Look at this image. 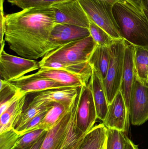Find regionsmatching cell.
<instances>
[{
  "instance_id": "cell-1",
  "label": "cell",
  "mask_w": 148,
  "mask_h": 149,
  "mask_svg": "<svg viewBox=\"0 0 148 149\" xmlns=\"http://www.w3.org/2000/svg\"><path fill=\"white\" fill-rule=\"evenodd\" d=\"M56 24L52 7H34L5 15L4 40L10 49L28 59L43 58L58 46L50 41Z\"/></svg>"
},
{
  "instance_id": "cell-2",
  "label": "cell",
  "mask_w": 148,
  "mask_h": 149,
  "mask_svg": "<svg viewBox=\"0 0 148 149\" xmlns=\"http://www.w3.org/2000/svg\"><path fill=\"white\" fill-rule=\"evenodd\" d=\"M113 12L122 38L148 49V21L144 14L127 1L116 3Z\"/></svg>"
},
{
  "instance_id": "cell-3",
  "label": "cell",
  "mask_w": 148,
  "mask_h": 149,
  "mask_svg": "<svg viewBox=\"0 0 148 149\" xmlns=\"http://www.w3.org/2000/svg\"><path fill=\"white\" fill-rule=\"evenodd\" d=\"M97 44L91 36L65 44L47 53L39 62H56L67 64L88 62Z\"/></svg>"
},
{
  "instance_id": "cell-4",
  "label": "cell",
  "mask_w": 148,
  "mask_h": 149,
  "mask_svg": "<svg viewBox=\"0 0 148 149\" xmlns=\"http://www.w3.org/2000/svg\"><path fill=\"white\" fill-rule=\"evenodd\" d=\"M126 41L115 39L109 46L110 59L107 75L103 80L108 104L112 102L120 90L124 69Z\"/></svg>"
},
{
  "instance_id": "cell-5",
  "label": "cell",
  "mask_w": 148,
  "mask_h": 149,
  "mask_svg": "<svg viewBox=\"0 0 148 149\" xmlns=\"http://www.w3.org/2000/svg\"><path fill=\"white\" fill-rule=\"evenodd\" d=\"M89 20L114 39H123L113 14L114 5L98 0H78Z\"/></svg>"
},
{
  "instance_id": "cell-6",
  "label": "cell",
  "mask_w": 148,
  "mask_h": 149,
  "mask_svg": "<svg viewBox=\"0 0 148 149\" xmlns=\"http://www.w3.org/2000/svg\"><path fill=\"white\" fill-rule=\"evenodd\" d=\"M81 94V87L73 99L68 112L52 128L47 131L40 149H63L72 122L77 113Z\"/></svg>"
},
{
  "instance_id": "cell-7",
  "label": "cell",
  "mask_w": 148,
  "mask_h": 149,
  "mask_svg": "<svg viewBox=\"0 0 148 149\" xmlns=\"http://www.w3.org/2000/svg\"><path fill=\"white\" fill-rule=\"evenodd\" d=\"M40 69L39 62L10 55L4 49L0 51L1 79L10 81Z\"/></svg>"
},
{
  "instance_id": "cell-8",
  "label": "cell",
  "mask_w": 148,
  "mask_h": 149,
  "mask_svg": "<svg viewBox=\"0 0 148 149\" xmlns=\"http://www.w3.org/2000/svg\"><path fill=\"white\" fill-rule=\"evenodd\" d=\"M129 120L134 126H140L148 120V85L135 74L129 102Z\"/></svg>"
},
{
  "instance_id": "cell-9",
  "label": "cell",
  "mask_w": 148,
  "mask_h": 149,
  "mask_svg": "<svg viewBox=\"0 0 148 149\" xmlns=\"http://www.w3.org/2000/svg\"><path fill=\"white\" fill-rule=\"evenodd\" d=\"M51 7L56 24L89 28L90 20L78 0H68Z\"/></svg>"
},
{
  "instance_id": "cell-10",
  "label": "cell",
  "mask_w": 148,
  "mask_h": 149,
  "mask_svg": "<svg viewBox=\"0 0 148 149\" xmlns=\"http://www.w3.org/2000/svg\"><path fill=\"white\" fill-rule=\"evenodd\" d=\"M97 119L96 109L89 83L81 87L80 101L76 116V127L84 134L94 127Z\"/></svg>"
},
{
  "instance_id": "cell-11",
  "label": "cell",
  "mask_w": 148,
  "mask_h": 149,
  "mask_svg": "<svg viewBox=\"0 0 148 149\" xmlns=\"http://www.w3.org/2000/svg\"><path fill=\"white\" fill-rule=\"evenodd\" d=\"M129 123V114L121 92L119 90L112 102L108 104L107 113L103 123L107 129L125 133L128 130Z\"/></svg>"
},
{
  "instance_id": "cell-12",
  "label": "cell",
  "mask_w": 148,
  "mask_h": 149,
  "mask_svg": "<svg viewBox=\"0 0 148 149\" xmlns=\"http://www.w3.org/2000/svg\"><path fill=\"white\" fill-rule=\"evenodd\" d=\"M134 52L135 46L126 41L124 69L120 90L122 94L129 114L130 95L135 74L134 63Z\"/></svg>"
},
{
  "instance_id": "cell-13",
  "label": "cell",
  "mask_w": 148,
  "mask_h": 149,
  "mask_svg": "<svg viewBox=\"0 0 148 149\" xmlns=\"http://www.w3.org/2000/svg\"><path fill=\"white\" fill-rule=\"evenodd\" d=\"M90 36L87 28L63 24H56L51 31L50 41L58 47Z\"/></svg>"
},
{
  "instance_id": "cell-14",
  "label": "cell",
  "mask_w": 148,
  "mask_h": 149,
  "mask_svg": "<svg viewBox=\"0 0 148 149\" xmlns=\"http://www.w3.org/2000/svg\"><path fill=\"white\" fill-rule=\"evenodd\" d=\"M10 82L27 95L50 89L78 87L70 86L47 78H28L24 76Z\"/></svg>"
},
{
  "instance_id": "cell-15",
  "label": "cell",
  "mask_w": 148,
  "mask_h": 149,
  "mask_svg": "<svg viewBox=\"0 0 148 149\" xmlns=\"http://www.w3.org/2000/svg\"><path fill=\"white\" fill-rule=\"evenodd\" d=\"M80 87L53 89L36 93L27 107H38L51 103L71 101Z\"/></svg>"
},
{
  "instance_id": "cell-16",
  "label": "cell",
  "mask_w": 148,
  "mask_h": 149,
  "mask_svg": "<svg viewBox=\"0 0 148 149\" xmlns=\"http://www.w3.org/2000/svg\"><path fill=\"white\" fill-rule=\"evenodd\" d=\"M28 78H47L72 87H81L88 84L89 80L61 70L41 68L37 72L24 75Z\"/></svg>"
},
{
  "instance_id": "cell-17",
  "label": "cell",
  "mask_w": 148,
  "mask_h": 149,
  "mask_svg": "<svg viewBox=\"0 0 148 149\" xmlns=\"http://www.w3.org/2000/svg\"><path fill=\"white\" fill-rule=\"evenodd\" d=\"M93 74L89 83L91 87L96 109L97 119L103 121L108 109V103L104 90L103 79L93 69Z\"/></svg>"
},
{
  "instance_id": "cell-18",
  "label": "cell",
  "mask_w": 148,
  "mask_h": 149,
  "mask_svg": "<svg viewBox=\"0 0 148 149\" xmlns=\"http://www.w3.org/2000/svg\"><path fill=\"white\" fill-rule=\"evenodd\" d=\"M107 130L103 123L94 126L85 134L77 149H106Z\"/></svg>"
},
{
  "instance_id": "cell-19",
  "label": "cell",
  "mask_w": 148,
  "mask_h": 149,
  "mask_svg": "<svg viewBox=\"0 0 148 149\" xmlns=\"http://www.w3.org/2000/svg\"><path fill=\"white\" fill-rule=\"evenodd\" d=\"M73 100L54 103L53 107L47 111L39 123L36 129L48 131L52 128L68 112Z\"/></svg>"
},
{
  "instance_id": "cell-20",
  "label": "cell",
  "mask_w": 148,
  "mask_h": 149,
  "mask_svg": "<svg viewBox=\"0 0 148 149\" xmlns=\"http://www.w3.org/2000/svg\"><path fill=\"white\" fill-rule=\"evenodd\" d=\"M110 59L109 46L97 45L88 62L103 80L107 75Z\"/></svg>"
},
{
  "instance_id": "cell-21",
  "label": "cell",
  "mask_w": 148,
  "mask_h": 149,
  "mask_svg": "<svg viewBox=\"0 0 148 149\" xmlns=\"http://www.w3.org/2000/svg\"><path fill=\"white\" fill-rule=\"evenodd\" d=\"M40 68L61 70L76 74L90 80L93 74V68L89 62L78 64H67L59 62H50L40 63Z\"/></svg>"
},
{
  "instance_id": "cell-22",
  "label": "cell",
  "mask_w": 148,
  "mask_h": 149,
  "mask_svg": "<svg viewBox=\"0 0 148 149\" xmlns=\"http://www.w3.org/2000/svg\"><path fill=\"white\" fill-rule=\"evenodd\" d=\"M26 95L23 96L0 115V133L13 128L23 110Z\"/></svg>"
},
{
  "instance_id": "cell-23",
  "label": "cell",
  "mask_w": 148,
  "mask_h": 149,
  "mask_svg": "<svg viewBox=\"0 0 148 149\" xmlns=\"http://www.w3.org/2000/svg\"><path fill=\"white\" fill-rule=\"evenodd\" d=\"M134 63L136 75L142 82L147 84L148 49L135 46Z\"/></svg>"
},
{
  "instance_id": "cell-24",
  "label": "cell",
  "mask_w": 148,
  "mask_h": 149,
  "mask_svg": "<svg viewBox=\"0 0 148 149\" xmlns=\"http://www.w3.org/2000/svg\"><path fill=\"white\" fill-rule=\"evenodd\" d=\"M54 103L38 107H27L23 109L22 113L14 124L13 128L15 131L18 130L34 117L41 113L48 111L53 107Z\"/></svg>"
},
{
  "instance_id": "cell-25",
  "label": "cell",
  "mask_w": 148,
  "mask_h": 149,
  "mask_svg": "<svg viewBox=\"0 0 148 149\" xmlns=\"http://www.w3.org/2000/svg\"><path fill=\"white\" fill-rule=\"evenodd\" d=\"M89 29L90 36L98 45L109 46L116 39L113 38L105 31L91 20L89 22Z\"/></svg>"
},
{
  "instance_id": "cell-26",
  "label": "cell",
  "mask_w": 148,
  "mask_h": 149,
  "mask_svg": "<svg viewBox=\"0 0 148 149\" xmlns=\"http://www.w3.org/2000/svg\"><path fill=\"white\" fill-rule=\"evenodd\" d=\"M68 0H7L11 5L22 9L34 7H51Z\"/></svg>"
},
{
  "instance_id": "cell-27",
  "label": "cell",
  "mask_w": 148,
  "mask_h": 149,
  "mask_svg": "<svg viewBox=\"0 0 148 149\" xmlns=\"http://www.w3.org/2000/svg\"><path fill=\"white\" fill-rule=\"evenodd\" d=\"M126 138L123 132L108 129L106 149H124Z\"/></svg>"
},
{
  "instance_id": "cell-28",
  "label": "cell",
  "mask_w": 148,
  "mask_h": 149,
  "mask_svg": "<svg viewBox=\"0 0 148 149\" xmlns=\"http://www.w3.org/2000/svg\"><path fill=\"white\" fill-rule=\"evenodd\" d=\"M46 131L42 129H36L21 136L15 149H25L30 148Z\"/></svg>"
},
{
  "instance_id": "cell-29",
  "label": "cell",
  "mask_w": 148,
  "mask_h": 149,
  "mask_svg": "<svg viewBox=\"0 0 148 149\" xmlns=\"http://www.w3.org/2000/svg\"><path fill=\"white\" fill-rule=\"evenodd\" d=\"M13 128L0 133V149H15L21 137Z\"/></svg>"
},
{
  "instance_id": "cell-30",
  "label": "cell",
  "mask_w": 148,
  "mask_h": 149,
  "mask_svg": "<svg viewBox=\"0 0 148 149\" xmlns=\"http://www.w3.org/2000/svg\"><path fill=\"white\" fill-rule=\"evenodd\" d=\"M0 82V103L10 99L20 90L10 81L1 79Z\"/></svg>"
},
{
  "instance_id": "cell-31",
  "label": "cell",
  "mask_w": 148,
  "mask_h": 149,
  "mask_svg": "<svg viewBox=\"0 0 148 149\" xmlns=\"http://www.w3.org/2000/svg\"><path fill=\"white\" fill-rule=\"evenodd\" d=\"M47 112V111L43 112L34 117L28 123H26L25 125L16 131H17L19 134L22 136L28 132L36 129L37 126L44 118Z\"/></svg>"
},
{
  "instance_id": "cell-32",
  "label": "cell",
  "mask_w": 148,
  "mask_h": 149,
  "mask_svg": "<svg viewBox=\"0 0 148 149\" xmlns=\"http://www.w3.org/2000/svg\"><path fill=\"white\" fill-rule=\"evenodd\" d=\"M4 0H0V43L1 47L5 45V40L3 37L5 31V16L3 11Z\"/></svg>"
},
{
  "instance_id": "cell-33",
  "label": "cell",
  "mask_w": 148,
  "mask_h": 149,
  "mask_svg": "<svg viewBox=\"0 0 148 149\" xmlns=\"http://www.w3.org/2000/svg\"><path fill=\"white\" fill-rule=\"evenodd\" d=\"M129 3L142 12V0H126ZM143 13V12H142Z\"/></svg>"
},
{
  "instance_id": "cell-34",
  "label": "cell",
  "mask_w": 148,
  "mask_h": 149,
  "mask_svg": "<svg viewBox=\"0 0 148 149\" xmlns=\"http://www.w3.org/2000/svg\"><path fill=\"white\" fill-rule=\"evenodd\" d=\"M124 149H139L138 146L135 144L130 139L127 137Z\"/></svg>"
},
{
  "instance_id": "cell-35",
  "label": "cell",
  "mask_w": 148,
  "mask_h": 149,
  "mask_svg": "<svg viewBox=\"0 0 148 149\" xmlns=\"http://www.w3.org/2000/svg\"><path fill=\"white\" fill-rule=\"evenodd\" d=\"M47 131H46L43 135L35 143H34L32 146L30 147L28 149H40L41 146L43 142V140L46 136V133Z\"/></svg>"
},
{
  "instance_id": "cell-36",
  "label": "cell",
  "mask_w": 148,
  "mask_h": 149,
  "mask_svg": "<svg viewBox=\"0 0 148 149\" xmlns=\"http://www.w3.org/2000/svg\"><path fill=\"white\" fill-rule=\"evenodd\" d=\"M142 12L148 21V0H142Z\"/></svg>"
},
{
  "instance_id": "cell-37",
  "label": "cell",
  "mask_w": 148,
  "mask_h": 149,
  "mask_svg": "<svg viewBox=\"0 0 148 149\" xmlns=\"http://www.w3.org/2000/svg\"><path fill=\"white\" fill-rule=\"evenodd\" d=\"M98 1H102L104 2L109 3L111 5H114L116 3H123L127 1L126 0H98Z\"/></svg>"
},
{
  "instance_id": "cell-38",
  "label": "cell",
  "mask_w": 148,
  "mask_h": 149,
  "mask_svg": "<svg viewBox=\"0 0 148 149\" xmlns=\"http://www.w3.org/2000/svg\"><path fill=\"white\" fill-rule=\"evenodd\" d=\"M83 137H82V138L81 139V140H80V141H78V142H77V143H76V144L74 146V147H72V148L70 149H77L78 148V147H79V145H80L81 142L82 141V139L83 138Z\"/></svg>"
},
{
  "instance_id": "cell-39",
  "label": "cell",
  "mask_w": 148,
  "mask_h": 149,
  "mask_svg": "<svg viewBox=\"0 0 148 149\" xmlns=\"http://www.w3.org/2000/svg\"><path fill=\"white\" fill-rule=\"evenodd\" d=\"M147 84L148 85V80H147Z\"/></svg>"
},
{
  "instance_id": "cell-40",
  "label": "cell",
  "mask_w": 148,
  "mask_h": 149,
  "mask_svg": "<svg viewBox=\"0 0 148 149\" xmlns=\"http://www.w3.org/2000/svg\"><path fill=\"white\" fill-rule=\"evenodd\" d=\"M29 148H28L25 149H28Z\"/></svg>"
}]
</instances>
